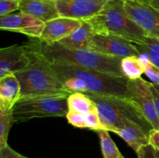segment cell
Returning a JSON list of instances; mask_svg holds the SVG:
<instances>
[{
    "label": "cell",
    "instance_id": "6da1fadb",
    "mask_svg": "<svg viewBox=\"0 0 159 158\" xmlns=\"http://www.w3.org/2000/svg\"><path fill=\"white\" fill-rule=\"evenodd\" d=\"M49 63L69 92L127 98L129 79L126 77L93 71L63 62L49 61Z\"/></svg>",
    "mask_w": 159,
    "mask_h": 158
},
{
    "label": "cell",
    "instance_id": "7a4b0ae2",
    "mask_svg": "<svg viewBox=\"0 0 159 158\" xmlns=\"http://www.w3.org/2000/svg\"><path fill=\"white\" fill-rule=\"evenodd\" d=\"M25 45L50 62H63L93 71L125 77L121 68L122 57H110L91 50L70 49L59 43L49 44L39 38H30Z\"/></svg>",
    "mask_w": 159,
    "mask_h": 158
},
{
    "label": "cell",
    "instance_id": "3957f363",
    "mask_svg": "<svg viewBox=\"0 0 159 158\" xmlns=\"http://www.w3.org/2000/svg\"><path fill=\"white\" fill-rule=\"evenodd\" d=\"M28 49L31 53L30 64L15 73L21 87L20 99L71 94L65 88L49 61L38 53Z\"/></svg>",
    "mask_w": 159,
    "mask_h": 158
},
{
    "label": "cell",
    "instance_id": "277c9868",
    "mask_svg": "<svg viewBox=\"0 0 159 158\" xmlns=\"http://www.w3.org/2000/svg\"><path fill=\"white\" fill-rule=\"evenodd\" d=\"M86 21L96 33L118 36L134 43H143L148 36L129 16L124 9V0H110L99 14Z\"/></svg>",
    "mask_w": 159,
    "mask_h": 158
},
{
    "label": "cell",
    "instance_id": "5b68a950",
    "mask_svg": "<svg viewBox=\"0 0 159 158\" xmlns=\"http://www.w3.org/2000/svg\"><path fill=\"white\" fill-rule=\"evenodd\" d=\"M93 101L107 130H115L127 122H134L149 133L152 127L140 108L127 98L85 94Z\"/></svg>",
    "mask_w": 159,
    "mask_h": 158
},
{
    "label": "cell",
    "instance_id": "8992f818",
    "mask_svg": "<svg viewBox=\"0 0 159 158\" xmlns=\"http://www.w3.org/2000/svg\"><path fill=\"white\" fill-rule=\"evenodd\" d=\"M68 94L22 98L12 108L16 122L34 119L64 117L68 111Z\"/></svg>",
    "mask_w": 159,
    "mask_h": 158
},
{
    "label": "cell",
    "instance_id": "52a82bcc",
    "mask_svg": "<svg viewBox=\"0 0 159 158\" xmlns=\"http://www.w3.org/2000/svg\"><path fill=\"white\" fill-rule=\"evenodd\" d=\"M150 83L142 77L129 80L127 99H130L140 108L154 129H159V119Z\"/></svg>",
    "mask_w": 159,
    "mask_h": 158
},
{
    "label": "cell",
    "instance_id": "ba28073f",
    "mask_svg": "<svg viewBox=\"0 0 159 158\" xmlns=\"http://www.w3.org/2000/svg\"><path fill=\"white\" fill-rule=\"evenodd\" d=\"M89 49L110 57H141L135 43L118 36L96 33L92 38Z\"/></svg>",
    "mask_w": 159,
    "mask_h": 158
},
{
    "label": "cell",
    "instance_id": "9c48e42d",
    "mask_svg": "<svg viewBox=\"0 0 159 158\" xmlns=\"http://www.w3.org/2000/svg\"><path fill=\"white\" fill-rule=\"evenodd\" d=\"M110 0H57L60 16L86 21L99 14Z\"/></svg>",
    "mask_w": 159,
    "mask_h": 158
},
{
    "label": "cell",
    "instance_id": "30bf717a",
    "mask_svg": "<svg viewBox=\"0 0 159 158\" xmlns=\"http://www.w3.org/2000/svg\"><path fill=\"white\" fill-rule=\"evenodd\" d=\"M129 16L147 32L149 37L159 39V9L148 5L124 0Z\"/></svg>",
    "mask_w": 159,
    "mask_h": 158
},
{
    "label": "cell",
    "instance_id": "8fae6325",
    "mask_svg": "<svg viewBox=\"0 0 159 158\" xmlns=\"http://www.w3.org/2000/svg\"><path fill=\"white\" fill-rule=\"evenodd\" d=\"M43 27V22L22 12L0 17V29L20 33L30 38H40Z\"/></svg>",
    "mask_w": 159,
    "mask_h": 158
},
{
    "label": "cell",
    "instance_id": "7c38bea8",
    "mask_svg": "<svg viewBox=\"0 0 159 158\" xmlns=\"http://www.w3.org/2000/svg\"><path fill=\"white\" fill-rule=\"evenodd\" d=\"M31 62L30 50L23 44L0 49V77L10 73L18 72L26 68Z\"/></svg>",
    "mask_w": 159,
    "mask_h": 158
},
{
    "label": "cell",
    "instance_id": "4fadbf2b",
    "mask_svg": "<svg viewBox=\"0 0 159 158\" xmlns=\"http://www.w3.org/2000/svg\"><path fill=\"white\" fill-rule=\"evenodd\" d=\"M82 21L68 17L59 16L44 23L39 39L46 43H59L82 25Z\"/></svg>",
    "mask_w": 159,
    "mask_h": 158
},
{
    "label": "cell",
    "instance_id": "5bb4252c",
    "mask_svg": "<svg viewBox=\"0 0 159 158\" xmlns=\"http://www.w3.org/2000/svg\"><path fill=\"white\" fill-rule=\"evenodd\" d=\"M20 11L44 23L60 16L54 0H20Z\"/></svg>",
    "mask_w": 159,
    "mask_h": 158
},
{
    "label": "cell",
    "instance_id": "9a60e30c",
    "mask_svg": "<svg viewBox=\"0 0 159 158\" xmlns=\"http://www.w3.org/2000/svg\"><path fill=\"white\" fill-rule=\"evenodd\" d=\"M21 98V87L15 74L0 77V107L12 109Z\"/></svg>",
    "mask_w": 159,
    "mask_h": 158
},
{
    "label": "cell",
    "instance_id": "2e32d148",
    "mask_svg": "<svg viewBox=\"0 0 159 158\" xmlns=\"http://www.w3.org/2000/svg\"><path fill=\"white\" fill-rule=\"evenodd\" d=\"M114 133L122 138L135 152L149 143L148 133L134 122H127L116 129Z\"/></svg>",
    "mask_w": 159,
    "mask_h": 158
},
{
    "label": "cell",
    "instance_id": "e0dca14e",
    "mask_svg": "<svg viewBox=\"0 0 159 158\" xmlns=\"http://www.w3.org/2000/svg\"><path fill=\"white\" fill-rule=\"evenodd\" d=\"M95 31L89 22L82 21V25L69 36L59 42L60 44L70 49L89 50L90 42Z\"/></svg>",
    "mask_w": 159,
    "mask_h": 158
},
{
    "label": "cell",
    "instance_id": "ac0fdd59",
    "mask_svg": "<svg viewBox=\"0 0 159 158\" xmlns=\"http://www.w3.org/2000/svg\"><path fill=\"white\" fill-rule=\"evenodd\" d=\"M68 111L83 114H87L97 110L93 101L87 94L82 92H74L68 95Z\"/></svg>",
    "mask_w": 159,
    "mask_h": 158
},
{
    "label": "cell",
    "instance_id": "d6986e66",
    "mask_svg": "<svg viewBox=\"0 0 159 158\" xmlns=\"http://www.w3.org/2000/svg\"><path fill=\"white\" fill-rule=\"evenodd\" d=\"M121 68L124 76L129 80H136L141 78V75L144 74V60L142 57H127L122 59Z\"/></svg>",
    "mask_w": 159,
    "mask_h": 158
},
{
    "label": "cell",
    "instance_id": "ffe728a7",
    "mask_svg": "<svg viewBox=\"0 0 159 158\" xmlns=\"http://www.w3.org/2000/svg\"><path fill=\"white\" fill-rule=\"evenodd\" d=\"M141 56L145 57L159 68V39L148 36L141 43H135Z\"/></svg>",
    "mask_w": 159,
    "mask_h": 158
},
{
    "label": "cell",
    "instance_id": "44dd1931",
    "mask_svg": "<svg viewBox=\"0 0 159 158\" xmlns=\"http://www.w3.org/2000/svg\"><path fill=\"white\" fill-rule=\"evenodd\" d=\"M108 130L100 129L96 131L100 140V147L103 158H125L116 147L114 141L110 137Z\"/></svg>",
    "mask_w": 159,
    "mask_h": 158
},
{
    "label": "cell",
    "instance_id": "7402d4cb",
    "mask_svg": "<svg viewBox=\"0 0 159 158\" xmlns=\"http://www.w3.org/2000/svg\"><path fill=\"white\" fill-rule=\"evenodd\" d=\"M15 122L12 109L0 107V149L8 145L9 131Z\"/></svg>",
    "mask_w": 159,
    "mask_h": 158
},
{
    "label": "cell",
    "instance_id": "603a6c76",
    "mask_svg": "<svg viewBox=\"0 0 159 158\" xmlns=\"http://www.w3.org/2000/svg\"><path fill=\"white\" fill-rule=\"evenodd\" d=\"M87 114H83V113H79L72 111H68L65 117H66L68 123L72 125L73 126L81 129H86Z\"/></svg>",
    "mask_w": 159,
    "mask_h": 158
},
{
    "label": "cell",
    "instance_id": "cb8c5ba5",
    "mask_svg": "<svg viewBox=\"0 0 159 158\" xmlns=\"http://www.w3.org/2000/svg\"><path fill=\"white\" fill-rule=\"evenodd\" d=\"M141 57L144 60V68H145L144 74L152 81V83L159 85V68L152 64L147 57H143V56Z\"/></svg>",
    "mask_w": 159,
    "mask_h": 158
},
{
    "label": "cell",
    "instance_id": "d4e9b609",
    "mask_svg": "<svg viewBox=\"0 0 159 158\" xmlns=\"http://www.w3.org/2000/svg\"><path fill=\"white\" fill-rule=\"evenodd\" d=\"M20 10V0H0V17Z\"/></svg>",
    "mask_w": 159,
    "mask_h": 158
},
{
    "label": "cell",
    "instance_id": "484cf974",
    "mask_svg": "<svg viewBox=\"0 0 159 158\" xmlns=\"http://www.w3.org/2000/svg\"><path fill=\"white\" fill-rule=\"evenodd\" d=\"M136 153L138 158H159L158 150L149 143L141 147Z\"/></svg>",
    "mask_w": 159,
    "mask_h": 158
},
{
    "label": "cell",
    "instance_id": "4316f807",
    "mask_svg": "<svg viewBox=\"0 0 159 158\" xmlns=\"http://www.w3.org/2000/svg\"><path fill=\"white\" fill-rule=\"evenodd\" d=\"M0 158H29L20 154L18 152L11 148L9 145L0 149Z\"/></svg>",
    "mask_w": 159,
    "mask_h": 158
},
{
    "label": "cell",
    "instance_id": "83f0119b",
    "mask_svg": "<svg viewBox=\"0 0 159 158\" xmlns=\"http://www.w3.org/2000/svg\"><path fill=\"white\" fill-rule=\"evenodd\" d=\"M149 144L159 151V129H152L148 133Z\"/></svg>",
    "mask_w": 159,
    "mask_h": 158
},
{
    "label": "cell",
    "instance_id": "f1b7e54d",
    "mask_svg": "<svg viewBox=\"0 0 159 158\" xmlns=\"http://www.w3.org/2000/svg\"><path fill=\"white\" fill-rule=\"evenodd\" d=\"M151 89H152V94H153L154 100H155V107H156L157 114L159 119V85H155V84L150 83Z\"/></svg>",
    "mask_w": 159,
    "mask_h": 158
},
{
    "label": "cell",
    "instance_id": "f546056e",
    "mask_svg": "<svg viewBox=\"0 0 159 158\" xmlns=\"http://www.w3.org/2000/svg\"><path fill=\"white\" fill-rule=\"evenodd\" d=\"M129 1L136 2L141 3V4H145V5H148V6H152L155 0H129Z\"/></svg>",
    "mask_w": 159,
    "mask_h": 158
},
{
    "label": "cell",
    "instance_id": "4dcf8cb0",
    "mask_svg": "<svg viewBox=\"0 0 159 158\" xmlns=\"http://www.w3.org/2000/svg\"><path fill=\"white\" fill-rule=\"evenodd\" d=\"M151 6H152V7L155 8V9H159V0H155V1L153 2V4H152Z\"/></svg>",
    "mask_w": 159,
    "mask_h": 158
},
{
    "label": "cell",
    "instance_id": "1f68e13d",
    "mask_svg": "<svg viewBox=\"0 0 159 158\" xmlns=\"http://www.w3.org/2000/svg\"><path fill=\"white\" fill-rule=\"evenodd\" d=\"M54 1H57V0H54Z\"/></svg>",
    "mask_w": 159,
    "mask_h": 158
}]
</instances>
